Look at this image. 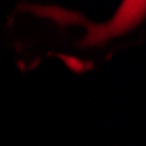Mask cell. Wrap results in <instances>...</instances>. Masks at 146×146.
Here are the masks:
<instances>
[{
  "mask_svg": "<svg viewBox=\"0 0 146 146\" xmlns=\"http://www.w3.org/2000/svg\"><path fill=\"white\" fill-rule=\"evenodd\" d=\"M19 13H28L37 18H46L60 25H83L86 35L78 44L79 48H100L109 40L123 37L134 32L146 21V0H121L116 13L104 23H92L76 11H67L56 5H39V4H19L16 7Z\"/></svg>",
  "mask_w": 146,
  "mask_h": 146,
  "instance_id": "6da1fadb",
  "label": "cell"
}]
</instances>
